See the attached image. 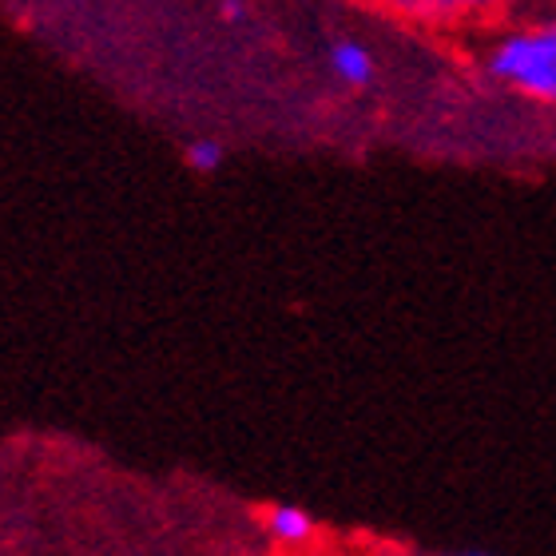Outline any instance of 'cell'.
Listing matches in <instances>:
<instances>
[{
	"instance_id": "cell-1",
	"label": "cell",
	"mask_w": 556,
	"mask_h": 556,
	"mask_svg": "<svg viewBox=\"0 0 556 556\" xmlns=\"http://www.w3.org/2000/svg\"><path fill=\"white\" fill-rule=\"evenodd\" d=\"M485 72L501 88L556 108V21H533L501 33L485 52Z\"/></svg>"
},
{
	"instance_id": "cell-2",
	"label": "cell",
	"mask_w": 556,
	"mask_h": 556,
	"mask_svg": "<svg viewBox=\"0 0 556 556\" xmlns=\"http://www.w3.org/2000/svg\"><path fill=\"white\" fill-rule=\"evenodd\" d=\"M402 16H417V21H485V16H501L513 0H386Z\"/></svg>"
},
{
	"instance_id": "cell-3",
	"label": "cell",
	"mask_w": 556,
	"mask_h": 556,
	"mask_svg": "<svg viewBox=\"0 0 556 556\" xmlns=\"http://www.w3.org/2000/svg\"><path fill=\"white\" fill-rule=\"evenodd\" d=\"M330 76H334L342 88H370L374 76H378V56L362 40H334L330 45Z\"/></svg>"
},
{
	"instance_id": "cell-4",
	"label": "cell",
	"mask_w": 556,
	"mask_h": 556,
	"mask_svg": "<svg viewBox=\"0 0 556 556\" xmlns=\"http://www.w3.org/2000/svg\"><path fill=\"white\" fill-rule=\"evenodd\" d=\"M267 533L275 541H287V545H299V541H311L314 521L294 505H278V509L267 513Z\"/></svg>"
},
{
	"instance_id": "cell-5",
	"label": "cell",
	"mask_w": 556,
	"mask_h": 556,
	"mask_svg": "<svg viewBox=\"0 0 556 556\" xmlns=\"http://www.w3.org/2000/svg\"><path fill=\"white\" fill-rule=\"evenodd\" d=\"M184 160H187V167H191V172H199V175L219 172V167H223V143H215V139H207V136H199L184 148Z\"/></svg>"
},
{
	"instance_id": "cell-6",
	"label": "cell",
	"mask_w": 556,
	"mask_h": 556,
	"mask_svg": "<svg viewBox=\"0 0 556 556\" xmlns=\"http://www.w3.org/2000/svg\"><path fill=\"white\" fill-rule=\"evenodd\" d=\"M223 12H227L231 21H239V16H243V0H223Z\"/></svg>"
}]
</instances>
